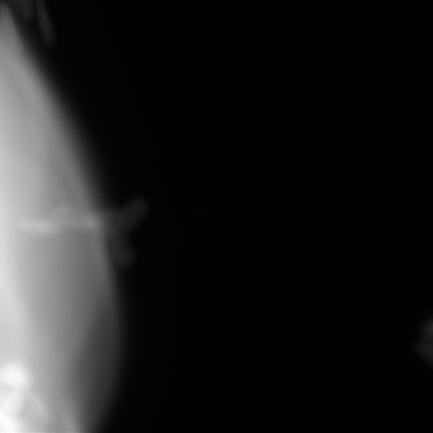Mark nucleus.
Masks as SVG:
<instances>
[{
	"instance_id": "7ed1b4c3",
	"label": "nucleus",
	"mask_w": 433,
	"mask_h": 433,
	"mask_svg": "<svg viewBox=\"0 0 433 433\" xmlns=\"http://www.w3.org/2000/svg\"><path fill=\"white\" fill-rule=\"evenodd\" d=\"M17 11L27 20L35 16V0H9Z\"/></svg>"
},
{
	"instance_id": "f03ea898",
	"label": "nucleus",
	"mask_w": 433,
	"mask_h": 433,
	"mask_svg": "<svg viewBox=\"0 0 433 433\" xmlns=\"http://www.w3.org/2000/svg\"><path fill=\"white\" fill-rule=\"evenodd\" d=\"M35 15L44 43L52 46L56 42V34L44 0H35Z\"/></svg>"
},
{
	"instance_id": "f257e3e1",
	"label": "nucleus",
	"mask_w": 433,
	"mask_h": 433,
	"mask_svg": "<svg viewBox=\"0 0 433 433\" xmlns=\"http://www.w3.org/2000/svg\"><path fill=\"white\" fill-rule=\"evenodd\" d=\"M0 24L11 49L17 53H24V42L17 27L13 11L7 4H3L0 7Z\"/></svg>"
}]
</instances>
